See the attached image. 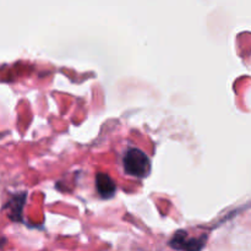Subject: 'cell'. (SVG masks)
<instances>
[{"instance_id":"6da1fadb","label":"cell","mask_w":251,"mask_h":251,"mask_svg":"<svg viewBox=\"0 0 251 251\" xmlns=\"http://www.w3.org/2000/svg\"><path fill=\"white\" fill-rule=\"evenodd\" d=\"M124 169L129 176H136V178H145L149 176L151 171V162L150 158L139 149H129L125 153Z\"/></svg>"},{"instance_id":"7a4b0ae2","label":"cell","mask_w":251,"mask_h":251,"mask_svg":"<svg viewBox=\"0 0 251 251\" xmlns=\"http://www.w3.org/2000/svg\"><path fill=\"white\" fill-rule=\"evenodd\" d=\"M206 238H189L188 233L179 230L176 233L173 239L171 240V247L176 250L180 251H201L202 250L203 245H205Z\"/></svg>"},{"instance_id":"3957f363","label":"cell","mask_w":251,"mask_h":251,"mask_svg":"<svg viewBox=\"0 0 251 251\" xmlns=\"http://www.w3.org/2000/svg\"><path fill=\"white\" fill-rule=\"evenodd\" d=\"M96 189H97L100 198L103 199L113 198L115 191H117V186H115V183L113 181V179L109 176L103 173H100L96 176Z\"/></svg>"},{"instance_id":"277c9868","label":"cell","mask_w":251,"mask_h":251,"mask_svg":"<svg viewBox=\"0 0 251 251\" xmlns=\"http://www.w3.org/2000/svg\"><path fill=\"white\" fill-rule=\"evenodd\" d=\"M25 199L26 195L25 194H20V195H15L10 199L9 202L6 203L5 208L7 210L9 213V217L11 218L15 222H19L21 221V213H22V207H24Z\"/></svg>"}]
</instances>
